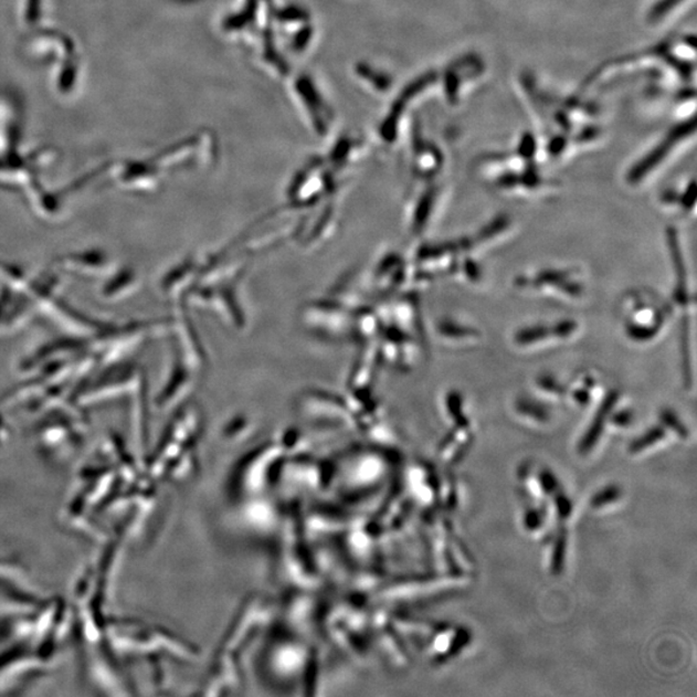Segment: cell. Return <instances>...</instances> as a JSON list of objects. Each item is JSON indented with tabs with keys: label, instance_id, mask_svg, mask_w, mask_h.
Here are the masks:
<instances>
[{
	"label": "cell",
	"instance_id": "obj_1",
	"mask_svg": "<svg viewBox=\"0 0 697 697\" xmlns=\"http://www.w3.org/2000/svg\"><path fill=\"white\" fill-rule=\"evenodd\" d=\"M664 314L650 304L634 305L630 319L625 321V334L633 342L653 341L664 326Z\"/></svg>",
	"mask_w": 697,
	"mask_h": 697
},
{
	"label": "cell",
	"instance_id": "obj_2",
	"mask_svg": "<svg viewBox=\"0 0 697 697\" xmlns=\"http://www.w3.org/2000/svg\"><path fill=\"white\" fill-rule=\"evenodd\" d=\"M517 283L519 287L555 289L556 293L570 298H579L584 295L583 283L574 278L570 271L556 270V267L540 271L534 277H520Z\"/></svg>",
	"mask_w": 697,
	"mask_h": 697
},
{
	"label": "cell",
	"instance_id": "obj_3",
	"mask_svg": "<svg viewBox=\"0 0 697 697\" xmlns=\"http://www.w3.org/2000/svg\"><path fill=\"white\" fill-rule=\"evenodd\" d=\"M694 128L688 129V125H682L678 128H674L663 142L658 144L653 151L648 152L645 158H642L637 165L632 167L630 175H627V181L631 183H638L645 179L646 176L653 172L654 168L661 165L663 159L669 155L674 145H676L680 139H684V137H686L689 131H693Z\"/></svg>",
	"mask_w": 697,
	"mask_h": 697
},
{
	"label": "cell",
	"instance_id": "obj_4",
	"mask_svg": "<svg viewBox=\"0 0 697 697\" xmlns=\"http://www.w3.org/2000/svg\"><path fill=\"white\" fill-rule=\"evenodd\" d=\"M549 339H553V336H551V329L550 327L543 325L519 328L515 334V342L520 348L535 347V345L546 342Z\"/></svg>",
	"mask_w": 697,
	"mask_h": 697
},
{
	"label": "cell",
	"instance_id": "obj_5",
	"mask_svg": "<svg viewBox=\"0 0 697 697\" xmlns=\"http://www.w3.org/2000/svg\"><path fill=\"white\" fill-rule=\"evenodd\" d=\"M439 334L454 341L473 340L479 337V332L476 328L458 324V321L452 319L441 321L439 325Z\"/></svg>",
	"mask_w": 697,
	"mask_h": 697
},
{
	"label": "cell",
	"instance_id": "obj_6",
	"mask_svg": "<svg viewBox=\"0 0 697 697\" xmlns=\"http://www.w3.org/2000/svg\"><path fill=\"white\" fill-rule=\"evenodd\" d=\"M510 225L511 222L508 214H499V217L494 218L487 225L479 230L477 241L482 243L493 241L507 232Z\"/></svg>",
	"mask_w": 697,
	"mask_h": 697
},
{
	"label": "cell",
	"instance_id": "obj_7",
	"mask_svg": "<svg viewBox=\"0 0 697 697\" xmlns=\"http://www.w3.org/2000/svg\"><path fill=\"white\" fill-rule=\"evenodd\" d=\"M434 205V194L429 193L421 199L415 214H413V228L416 230L423 229L427 224V220L431 219V214Z\"/></svg>",
	"mask_w": 697,
	"mask_h": 697
},
{
	"label": "cell",
	"instance_id": "obj_8",
	"mask_svg": "<svg viewBox=\"0 0 697 697\" xmlns=\"http://www.w3.org/2000/svg\"><path fill=\"white\" fill-rule=\"evenodd\" d=\"M550 329L553 339L567 340L578 332L579 325L577 320L567 318L556 321L555 325H551Z\"/></svg>",
	"mask_w": 697,
	"mask_h": 697
},
{
	"label": "cell",
	"instance_id": "obj_9",
	"mask_svg": "<svg viewBox=\"0 0 697 697\" xmlns=\"http://www.w3.org/2000/svg\"><path fill=\"white\" fill-rule=\"evenodd\" d=\"M538 387L543 390V392L553 395H561L564 392L563 387L559 384V381L555 377H551V374H541L538 379Z\"/></svg>",
	"mask_w": 697,
	"mask_h": 697
},
{
	"label": "cell",
	"instance_id": "obj_10",
	"mask_svg": "<svg viewBox=\"0 0 697 697\" xmlns=\"http://www.w3.org/2000/svg\"><path fill=\"white\" fill-rule=\"evenodd\" d=\"M695 202H696V187H695V182L693 181L691 183H689V186L684 191V193L680 194L679 207L682 210L688 213L689 211L694 210Z\"/></svg>",
	"mask_w": 697,
	"mask_h": 697
},
{
	"label": "cell",
	"instance_id": "obj_11",
	"mask_svg": "<svg viewBox=\"0 0 697 697\" xmlns=\"http://www.w3.org/2000/svg\"><path fill=\"white\" fill-rule=\"evenodd\" d=\"M462 264V270L466 278L472 282L479 281L482 274L480 267L473 258L466 257L463 260Z\"/></svg>",
	"mask_w": 697,
	"mask_h": 697
},
{
	"label": "cell",
	"instance_id": "obj_12",
	"mask_svg": "<svg viewBox=\"0 0 697 697\" xmlns=\"http://www.w3.org/2000/svg\"><path fill=\"white\" fill-rule=\"evenodd\" d=\"M680 2L682 0H661V2L654 7L653 11H651V19L657 20L663 18L665 13L672 11L674 7Z\"/></svg>",
	"mask_w": 697,
	"mask_h": 697
},
{
	"label": "cell",
	"instance_id": "obj_13",
	"mask_svg": "<svg viewBox=\"0 0 697 697\" xmlns=\"http://www.w3.org/2000/svg\"><path fill=\"white\" fill-rule=\"evenodd\" d=\"M520 150H522V156L525 158H531L535 155V142L532 137H528V139H525L524 141V147L520 148Z\"/></svg>",
	"mask_w": 697,
	"mask_h": 697
}]
</instances>
